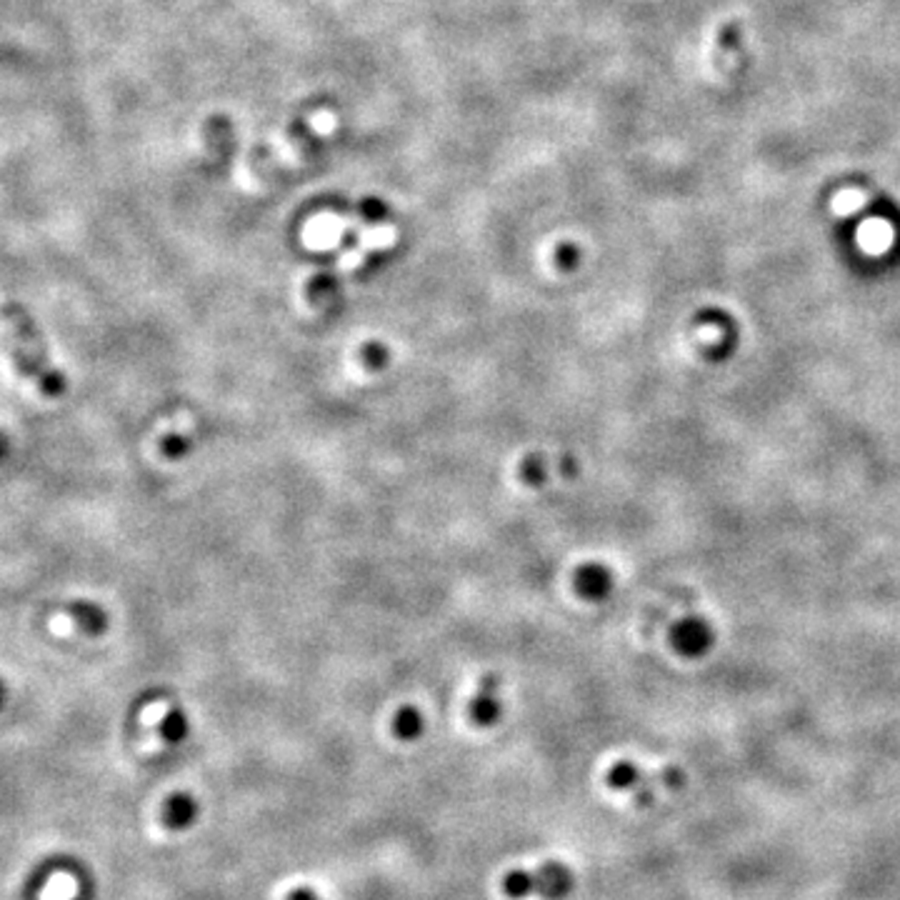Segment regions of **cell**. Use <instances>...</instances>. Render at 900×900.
Returning <instances> with one entry per match:
<instances>
[{"label":"cell","instance_id":"obj_1","mask_svg":"<svg viewBox=\"0 0 900 900\" xmlns=\"http://www.w3.org/2000/svg\"><path fill=\"white\" fill-rule=\"evenodd\" d=\"M0 321L5 325L8 335V351H11L13 365L25 383L35 385V391L45 398H58L65 391V375L58 368H53L45 343L33 321V315L21 303L5 300L0 305Z\"/></svg>","mask_w":900,"mask_h":900},{"label":"cell","instance_id":"obj_2","mask_svg":"<svg viewBox=\"0 0 900 900\" xmlns=\"http://www.w3.org/2000/svg\"><path fill=\"white\" fill-rule=\"evenodd\" d=\"M500 885L510 900H566L576 890V873L560 860H546L538 868L510 870Z\"/></svg>","mask_w":900,"mask_h":900},{"label":"cell","instance_id":"obj_3","mask_svg":"<svg viewBox=\"0 0 900 900\" xmlns=\"http://www.w3.org/2000/svg\"><path fill=\"white\" fill-rule=\"evenodd\" d=\"M671 643L673 648L681 653V655H685V658H701V655H705V653L713 648L715 633L703 618L688 615V618L673 625Z\"/></svg>","mask_w":900,"mask_h":900},{"label":"cell","instance_id":"obj_4","mask_svg":"<svg viewBox=\"0 0 900 900\" xmlns=\"http://www.w3.org/2000/svg\"><path fill=\"white\" fill-rule=\"evenodd\" d=\"M468 715L470 721L478 728H493V725L500 723V715H503V701H500V693H498V678L496 675H486L480 685H478V693L473 695V701L468 705Z\"/></svg>","mask_w":900,"mask_h":900},{"label":"cell","instance_id":"obj_5","mask_svg":"<svg viewBox=\"0 0 900 900\" xmlns=\"http://www.w3.org/2000/svg\"><path fill=\"white\" fill-rule=\"evenodd\" d=\"M608 786L613 790H631L635 793V803L638 806H651L653 800V788L651 783L645 780V773L641 768L631 763V760H618L613 763L611 770H608Z\"/></svg>","mask_w":900,"mask_h":900},{"label":"cell","instance_id":"obj_6","mask_svg":"<svg viewBox=\"0 0 900 900\" xmlns=\"http://www.w3.org/2000/svg\"><path fill=\"white\" fill-rule=\"evenodd\" d=\"M200 816V803L190 793H173L163 806V826L168 830L193 828Z\"/></svg>","mask_w":900,"mask_h":900},{"label":"cell","instance_id":"obj_7","mask_svg":"<svg viewBox=\"0 0 900 900\" xmlns=\"http://www.w3.org/2000/svg\"><path fill=\"white\" fill-rule=\"evenodd\" d=\"M576 590H578V595H583L585 600L598 603V600L605 598V595L613 590L611 570L605 568V566H598V563L580 566V568L576 570Z\"/></svg>","mask_w":900,"mask_h":900},{"label":"cell","instance_id":"obj_8","mask_svg":"<svg viewBox=\"0 0 900 900\" xmlns=\"http://www.w3.org/2000/svg\"><path fill=\"white\" fill-rule=\"evenodd\" d=\"M425 733V715L418 705H403L393 715V735L403 743H413Z\"/></svg>","mask_w":900,"mask_h":900},{"label":"cell","instance_id":"obj_9","mask_svg":"<svg viewBox=\"0 0 900 900\" xmlns=\"http://www.w3.org/2000/svg\"><path fill=\"white\" fill-rule=\"evenodd\" d=\"M158 733H160V738H163L168 745L183 743L188 738V733H190V723H188L186 711H183V708H176V705H170L166 713H163V718H160V723H158Z\"/></svg>","mask_w":900,"mask_h":900},{"label":"cell","instance_id":"obj_10","mask_svg":"<svg viewBox=\"0 0 900 900\" xmlns=\"http://www.w3.org/2000/svg\"><path fill=\"white\" fill-rule=\"evenodd\" d=\"M68 613L73 615V623L81 625V631L88 633V635H95L105 628V618L103 611H98L95 605L91 603H78V605H71Z\"/></svg>","mask_w":900,"mask_h":900},{"label":"cell","instance_id":"obj_11","mask_svg":"<svg viewBox=\"0 0 900 900\" xmlns=\"http://www.w3.org/2000/svg\"><path fill=\"white\" fill-rule=\"evenodd\" d=\"M285 900H325V898H321V895H318L313 888H308V885H298V888L290 890Z\"/></svg>","mask_w":900,"mask_h":900},{"label":"cell","instance_id":"obj_12","mask_svg":"<svg viewBox=\"0 0 900 900\" xmlns=\"http://www.w3.org/2000/svg\"><path fill=\"white\" fill-rule=\"evenodd\" d=\"M0 705H3V685H0Z\"/></svg>","mask_w":900,"mask_h":900}]
</instances>
